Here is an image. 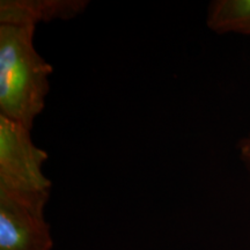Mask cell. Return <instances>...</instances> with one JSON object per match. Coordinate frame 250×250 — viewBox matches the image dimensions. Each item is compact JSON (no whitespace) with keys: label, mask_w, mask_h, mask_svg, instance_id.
<instances>
[{"label":"cell","mask_w":250,"mask_h":250,"mask_svg":"<svg viewBox=\"0 0 250 250\" xmlns=\"http://www.w3.org/2000/svg\"><path fill=\"white\" fill-rule=\"evenodd\" d=\"M36 27L0 24V116L31 130L45 108L54 67L34 45Z\"/></svg>","instance_id":"1"},{"label":"cell","mask_w":250,"mask_h":250,"mask_svg":"<svg viewBox=\"0 0 250 250\" xmlns=\"http://www.w3.org/2000/svg\"><path fill=\"white\" fill-rule=\"evenodd\" d=\"M50 192L0 188V250H52L54 237L44 214Z\"/></svg>","instance_id":"2"},{"label":"cell","mask_w":250,"mask_h":250,"mask_svg":"<svg viewBox=\"0 0 250 250\" xmlns=\"http://www.w3.org/2000/svg\"><path fill=\"white\" fill-rule=\"evenodd\" d=\"M31 130L0 116V188L13 191H51L43 166L48 153L31 139Z\"/></svg>","instance_id":"3"},{"label":"cell","mask_w":250,"mask_h":250,"mask_svg":"<svg viewBox=\"0 0 250 250\" xmlns=\"http://www.w3.org/2000/svg\"><path fill=\"white\" fill-rule=\"evenodd\" d=\"M88 0H1L0 24L36 27L41 22L72 20L88 7Z\"/></svg>","instance_id":"4"},{"label":"cell","mask_w":250,"mask_h":250,"mask_svg":"<svg viewBox=\"0 0 250 250\" xmlns=\"http://www.w3.org/2000/svg\"><path fill=\"white\" fill-rule=\"evenodd\" d=\"M206 24L217 34L250 36V0H214L206 15Z\"/></svg>","instance_id":"5"},{"label":"cell","mask_w":250,"mask_h":250,"mask_svg":"<svg viewBox=\"0 0 250 250\" xmlns=\"http://www.w3.org/2000/svg\"><path fill=\"white\" fill-rule=\"evenodd\" d=\"M237 148L240 152V158L248 170L250 171V133L243 137L237 144Z\"/></svg>","instance_id":"6"}]
</instances>
